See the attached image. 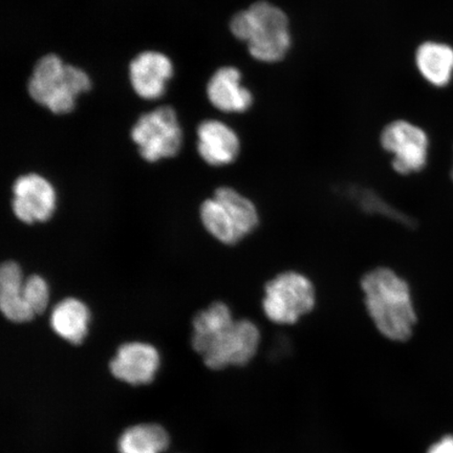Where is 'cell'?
Here are the masks:
<instances>
[{"label":"cell","mask_w":453,"mask_h":453,"mask_svg":"<svg viewBox=\"0 0 453 453\" xmlns=\"http://www.w3.org/2000/svg\"><path fill=\"white\" fill-rule=\"evenodd\" d=\"M360 287L378 332L390 342H407L418 321L410 283L393 269L377 267L362 276Z\"/></svg>","instance_id":"obj_1"},{"label":"cell","mask_w":453,"mask_h":453,"mask_svg":"<svg viewBox=\"0 0 453 453\" xmlns=\"http://www.w3.org/2000/svg\"><path fill=\"white\" fill-rule=\"evenodd\" d=\"M230 31L248 43L249 53L263 62L281 60L291 45L288 17L267 2H257L232 17Z\"/></svg>","instance_id":"obj_2"},{"label":"cell","mask_w":453,"mask_h":453,"mask_svg":"<svg viewBox=\"0 0 453 453\" xmlns=\"http://www.w3.org/2000/svg\"><path fill=\"white\" fill-rule=\"evenodd\" d=\"M92 81L79 67L65 65L59 56L42 57L27 81V93L39 105L55 115H66L75 110L79 95L88 92Z\"/></svg>","instance_id":"obj_3"},{"label":"cell","mask_w":453,"mask_h":453,"mask_svg":"<svg viewBox=\"0 0 453 453\" xmlns=\"http://www.w3.org/2000/svg\"><path fill=\"white\" fill-rule=\"evenodd\" d=\"M200 213L209 234L226 246L251 235L260 223L254 202L228 186L219 187L213 197L202 203Z\"/></svg>","instance_id":"obj_4"},{"label":"cell","mask_w":453,"mask_h":453,"mask_svg":"<svg viewBox=\"0 0 453 453\" xmlns=\"http://www.w3.org/2000/svg\"><path fill=\"white\" fill-rule=\"evenodd\" d=\"M316 288L302 272L287 270L271 279L264 287L262 308L275 325L293 326L315 309Z\"/></svg>","instance_id":"obj_5"},{"label":"cell","mask_w":453,"mask_h":453,"mask_svg":"<svg viewBox=\"0 0 453 453\" xmlns=\"http://www.w3.org/2000/svg\"><path fill=\"white\" fill-rule=\"evenodd\" d=\"M132 139L145 161L154 163L179 154L183 132L173 107L161 106L144 113L135 122Z\"/></svg>","instance_id":"obj_6"},{"label":"cell","mask_w":453,"mask_h":453,"mask_svg":"<svg viewBox=\"0 0 453 453\" xmlns=\"http://www.w3.org/2000/svg\"><path fill=\"white\" fill-rule=\"evenodd\" d=\"M380 144L393 156L392 168L401 175L421 173L427 166L429 140L424 130L413 124L396 120L385 127Z\"/></svg>","instance_id":"obj_7"},{"label":"cell","mask_w":453,"mask_h":453,"mask_svg":"<svg viewBox=\"0 0 453 453\" xmlns=\"http://www.w3.org/2000/svg\"><path fill=\"white\" fill-rule=\"evenodd\" d=\"M260 339L259 328L253 321L235 320L202 355L203 362L214 371L246 365L257 354Z\"/></svg>","instance_id":"obj_8"},{"label":"cell","mask_w":453,"mask_h":453,"mask_svg":"<svg viewBox=\"0 0 453 453\" xmlns=\"http://www.w3.org/2000/svg\"><path fill=\"white\" fill-rule=\"evenodd\" d=\"M13 212L22 223H43L52 218L56 209V191L42 175H21L13 185Z\"/></svg>","instance_id":"obj_9"},{"label":"cell","mask_w":453,"mask_h":453,"mask_svg":"<svg viewBox=\"0 0 453 453\" xmlns=\"http://www.w3.org/2000/svg\"><path fill=\"white\" fill-rule=\"evenodd\" d=\"M129 81L134 93L145 100L161 98L173 76V65L166 55L145 50L135 56L128 66Z\"/></svg>","instance_id":"obj_10"},{"label":"cell","mask_w":453,"mask_h":453,"mask_svg":"<svg viewBox=\"0 0 453 453\" xmlns=\"http://www.w3.org/2000/svg\"><path fill=\"white\" fill-rule=\"evenodd\" d=\"M160 356L150 344L132 342L121 345L110 368L119 380L130 385L150 384L154 380Z\"/></svg>","instance_id":"obj_11"},{"label":"cell","mask_w":453,"mask_h":453,"mask_svg":"<svg viewBox=\"0 0 453 453\" xmlns=\"http://www.w3.org/2000/svg\"><path fill=\"white\" fill-rule=\"evenodd\" d=\"M197 151L208 165L223 167L236 161L241 152L239 135L226 124L205 120L198 126Z\"/></svg>","instance_id":"obj_12"},{"label":"cell","mask_w":453,"mask_h":453,"mask_svg":"<svg viewBox=\"0 0 453 453\" xmlns=\"http://www.w3.org/2000/svg\"><path fill=\"white\" fill-rule=\"evenodd\" d=\"M242 73L235 67L224 66L215 72L207 84V97L215 109L223 112H245L250 109V90L242 87Z\"/></svg>","instance_id":"obj_13"},{"label":"cell","mask_w":453,"mask_h":453,"mask_svg":"<svg viewBox=\"0 0 453 453\" xmlns=\"http://www.w3.org/2000/svg\"><path fill=\"white\" fill-rule=\"evenodd\" d=\"M24 276L19 264L5 262L0 268V309L10 321L24 324L36 315L24 296Z\"/></svg>","instance_id":"obj_14"},{"label":"cell","mask_w":453,"mask_h":453,"mask_svg":"<svg viewBox=\"0 0 453 453\" xmlns=\"http://www.w3.org/2000/svg\"><path fill=\"white\" fill-rule=\"evenodd\" d=\"M89 310L76 298H65L55 305L50 314V326L61 338L72 344H81L88 335Z\"/></svg>","instance_id":"obj_15"},{"label":"cell","mask_w":453,"mask_h":453,"mask_svg":"<svg viewBox=\"0 0 453 453\" xmlns=\"http://www.w3.org/2000/svg\"><path fill=\"white\" fill-rule=\"evenodd\" d=\"M232 311L222 302H215L205 310L198 311L194 319L192 347L203 355L220 334L234 324Z\"/></svg>","instance_id":"obj_16"},{"label":"cell","mask_w":453,"mask_h":453,"mask_svg":"<svg viewBox=\"0 0 453 453\" xmlns=\"http://www.w3.org/2000/svg\"><path fill=\"white\" fill-rule=\"evenodd\" d=\"M421 75L434 87H445L453 75V49L445 43L425 42L416 54Z\"/></svg>","instance_id":"obj_17"},{"label":"cell","mask_w":453,"mask_h":453,"mask_svg":"<svg viewBox=\"0 0 453 453\" xmlns=\"http://www.w3.org/2000/svg\"><path fill=\"white\" fill-rule=\"evenodd\" d=\"M168 445V434L160 425L141 424L123 433L118 449L120 453H161Z\"/></svg>","instance_id":"obj_18"},{"label":"cell","mask_w":453,"mask_h":453,"mask_svg":"<svg viewBox=\"0 0 453 453\" xmlns=\"http://www.w3.org/2000/svg\"><path fill=\"white\" fill-rule=\"evenodd\" d=\"M348 195L362 211L368 214L381 215V217L388 218L406 226L412 225V220L409 217L390 206L381 196H379L376 192L371 189L362 188V187H350Z\"/></svg>","instance_id":"obj_19"},{"label":"cell","mask_w":453,"mask_h":453,"mask_svg":"<svg viewBox=\"0 0 453 453\" xmlns=\"http://www.w3.org/2000/svg\"><path fill=\"white\" fill-rule=\"evenodd\" d=\"M24 296L34 314L43 313L50 302V288L43 277L32 275L24 283Z\"/></svg>","instance_id":"obj_20"},{"label":"cell","mask_w":453,"mask_h":453,"mask_svg":"<svg viewBox=\"0 0 453 453\" xmlns=\"http://www.w3.org/2000/svg\"><path fill=\"white\" fill-rule=\"evenodd\" d=\"M427 453H453V435H446L428 449Z\"/></svg>","instance_id":"obj_21"},{"label":"cell","mask_w":453,"mask_h":453,"mask_svg":"<svg viewBox=\"0 0 453 453\" xmlns=\"http://www.w3.org/2000/svg\"><path fill=\"white\" fill-rule=\"evenodd\" d=\"M451 179L453 180V167H452V170H451Z\"/></svg>","instance_id":"obj_22"}]
</instances>
